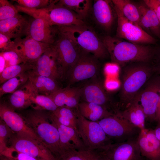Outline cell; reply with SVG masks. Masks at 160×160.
Wrapping results in <instances>:
<instances>
[{"mask_svg": "<svg viewBox=\"0 0 160 160\" xmlns=\"http://www.w3.org/2000/svg\"><path fill=\"white\" fill-rule=\"evenodd\" d=\"M8 143L9 147L38 160H58L48 148L37 140L18 136L13 134Z\"/></svg>", "mask_w": 160, "mask_h": 160, "instance_id": "cell-13", "label": "cell"}, {"mask_svg": "<svg viewBox=\"0 0 160 160\" xmlns=\"http://www.w3.org/2000/svg\"><path fill=\"white\" fill-rule=\"evenodd\" d=\"M57 107L77 108L81 99L79 87L60 88L49 95Z\"/></svg>", "mask_w": 160, "mask_h": 160, "instance_id": "cell-23", "label": "cell"}, {"mask_svg": "<svg viewBox=\"0 0 160 160\" xmlns=\"http://www.w3.org/2000/svg\"><path fill=\"white\" fill-rule=\"evenodd\" d=\"M114 6L127 19L139 25L140 14L136 4L129 0H111Z\"/></svg>", "mask_w": 160, "mask_h": 160, "instance_id": "cell-30", "label": "cell"}, {"mask_svg": "<svg viewBox=\"0 0 160 160\" xmlns=\"http://www.w3.org/2000/svg\"><path fill=\"white\" fill-rule=\"evenodd\" d=\"M31 102V106L35 110L52 112L58 108L49 96L38 94L32 98Z\"/></svg>", "mask_w": 160, "mask_h": 160, "instance_id": "cell-35", "label": "cell"}, {"mask_svg": "<svg viewBox=\"0 0 160 160\" xmlns=\"http://www.w3.org/2000/svg\"><path fill=\"white\" fill-rule=\"evenodd\" d=\"M14 134L2 119L0 120V153L8 148L7 143Z\"/></svg>", "mask_w": 160, "mask_h": 160, "instance_id": "cell-38", "label": "cell"}, {"mask_svg": "<svg viewBox=\"0 0 160 160\" xmlns=\"http://www.w3.org/2000/svg\"><path fill=\"white\" fill-rule=\"evenodd\" d=\"M100 68L99 60L93 54L81 50L77 61L67 72V87L96 77Z\"/></svg>", "mask_w": 160, "mask_h": 160, "instance_id": "cell-8", "label": "cell"}, {"mask_svg": "<svg viewBox=\"0 0 160 160\" xmlns=\"http://www.w3.org/2000/svg\"><path fill=\"white\" fill-rule=\"evenodd\" d=\"M38 94L28 80L24 85L12 93L9 105L13 108L20 109L31 106L32 98Z\"/></svg>", "mask_w": 160, "mask_h": 160, "instance_id": "cell-24", "label": "cell"}, {"mask_svg": "<svg viewBox=\"0 0 160 160\" xmlns=\"http://www.w3.org/2000/svg\"><path fill=\"white\" fill-rule=\"evenodd\" d=\"M77 109L83 117L94 121H98L113 113L101 105L83 101L80 102Z\"/></svg>", "mask_w": 160, "mask_h": 160, "instance_id": "cell-27", "label": "cell"}, {"mask_svg": "<svg viewBox=\"0 0 160 160\" xmlns=\"http://www.w3.org/2000/svg\"><path fill=\"white\" fill-rule=\"evenodd\" d=\"M77 109L59 107L55 111L49 112L60 123L74 129L78 133L77 123Z\"/></svg>", "mask_w": 160, "mask_h": 160, "instance_id": "cell-29", "label": "cell"}, {"mask_svg": "<svg viewBox=\"0 0 160 160\" xmlns=\"http://www.w3.org/2000/svg\"><path fill=\"white\" fill-rule=\"evenodd\" d=\"M155 73L160 75V48H158L153 62Z\"/></svg>", "mask_w": 160, "mask_h": 160, "instance_id": "cell-45", "label": "cell"}, {"mask_svg": "<svg viewBox=\"0 0 160 160\" xmlns=\"http://www.w3.org/2000/svg\"><path fill=\"white\" fill-rule=\"evenodd\" d=\"M93 160H110L103 151H97Z\"/></svg>", "mask_w": 160, "mask_h": 160, "instance_id": "cell-46", "label": "cell"}, {"mask_svg": "<svg viewBox=\"0 0 160 160\" xmlns=\"http://www.w3.org/2000/svg\"><path fill=\"white\" fill-rule=\"evenodd\" d=\"M120 71L119 106L121 111L130 104L155 72L152 64L144 62L129 63L121 67Z\"/></svg>", "mask_w": 160, "mask_h": 160, "instance_id": "cell-2", "label": "cell"}, {"mask_svg": "<svg viewBox=\"0 0 160 160\" xmlns=\"http://www.w3.org/2000/svg\"><path fill=\"white\" fill-rule=\"evenodd\" d=\"M111 62L121 67L129 63L144 62L153 64L158 48L154 45L132 43L109 35L100 39Z\"/></svg>", "mask_w": 160, "mask_h": 160, "instance_id": "cell-1", "label": "cell"}, {"mask_svg": "<svg viewBox=\"0 0 160 160\" xmlns=\"http://www.w3.org/2000/svg\"><path fill=\"white\" fill-rule=\"evenodd\" d=\"M155 121L160 123V97L159 100L156 112Z\"/></svg>", "mask_w": 160, "mask_h": 160, "instance_id": "cell-47", "label": "cell"}, {"mask_svg": "<svg viewBox=\"0 0 160 160\" xmlns=\"http://www.w3.org/2000/svg\"><path fill=\"white\" fill-rule=\"evenodd\" d=\"M30 71L10 79L1 84L0 87V97L5 94L13 93L26 84L29 79Z\"/></svg>", "mask_w": 160, "mask_h": 160, "instance_id": "cell-31", "label": "cell"}, {"mask_svg": "<svg viewBox=\"0 0 160 160\" xmlns=\"http://www.w3.org/2000/svg\"><path fill=\"white\" fill-rule=\"evenodd\" d=\"M9 37L0 33V52L13 50L14 41H12Z\"/></svg>", "mask_w": 160, "mask_h": 160, "instance_id": "cell-41", "label": "cell"}, {"mask_svg": "<svg viewBox=\"0 0 160 160\" xmlns=\"http://www.w3.org/2000/svg\"><path fill=\"white\" fill-rule=\"evenodd\" d=\"M48 113L51 121L58 131L61 154L65 151L71 149L88 150L75 129L61 124L49 112Z\"/></svg>", "mask_w": 160, "mask_h": 160, "instance_id": "cell-17", "label": "cell"}, {"mask_svg": "<svg viewBox=\"0 0 160 160\" xmlns=\"http://www.w3.org/2000/svg\"><path fill=\"white\" fill-rule=\"evenodd\" d=\"M0 155L1 156H3L13 160H38L10 147H8L7 149L1 153Z\"/></svg>", "mask_w": 160, "mask_h": 160, "instance_id": "cell-39", "label": "cell"}, {"mask_svg": "<svg viewBox=\"0 0 160 160\" xmlns=\"http://www.w3.org/2000/svg\"><path fill=\"white\" fill-rule=\"evenodd\" d=\"M56 27L59 33L71 39L80 49L93 54L99 60L109 56L94 30L86 24Z\"/></svg>", "mask_w": 160, "mask_h": 160, "instance_id": "cell-4", "label": "cell"}, {"mask_svg": "<svg viewBox=\"0 0 160 160\" xmlns=\"http://www.w3.org/2000/svg\"><path fill=\"white\" fill-rule=\"evenodd\" d=\"M105 86L109 90H114L120 89V83L116 80L108 79L105 81Z\"/></svg>", "mask_w": 160, "mask_h": 160, "instance_id": "cell-44", "label": "cell"}, {"mask_svg": "<svg viewBox=\"0 0 160 160\" xmlns=\"http://www.w3.org/2000/svg\"><path fill=\"white\" fill-rule=\"evenodd\" d=\"M20 15L15 6L7 0H0V20Z\"/></svg>", "mask_w": 160, "mask_h": 160, "instance_id": "cell-36", "label": "cell"}, {"mask_svg": "<svg viewBox=\"0 0 160 160\" xmlns=\"http://www.w3.org/2000/svg\"><path fill=\"white\" fill-rule=\"evenodd\" d=\"M34 64L23 63L6 68L0 74V84H1L10 79L32 70Z\"/></svg>", "mask_w": 160, "mask_h": 160, "instance_id": "cell-33", "label": "cell"}, {"mask_svg": "<svg viewBox=\"0 0 160 160\" xmlns=\"http://www.w3.org/2000/svg\"><path fill=\"white\" fill-rule=\"evenodd\" d=\"M1 156V160H13V159H9V158H7V157L3 156Z\"/></svg>", "mask_w": 160, "mask_h": 160, "instance_id": "cell-50", "label": "cell"}, {"mask_svg": "<svg viewBox=\"0 0 160 160\" xmlns=\"http://www.w3.org/2000/svg\"><path fill=\"white\" fill-rule=\"evenodd\" d=\"M6 68V62L3 56L0 54V74Z\"/></svg>", "mask_w": 160, "mask_h": 160, "instance_id": "cell-48", "label": "cell"}, {"mask_svg": "<svg viewBox=\"0 0 160 160\" xmlns=\"http://www.w3.org/2000/svg\"><path fill=\"white\" fill-rule=\"evenodd\" d=\"M143 1L155 12L160 23V3L158 0H144Z\"/></svg>", "mask_w": 160, "mask_h": 160, "instance_id": "cell-42", "label": "cell"}, {"mask_svg": "<svg viewBox=\"0 0 160 160\" xmlns=\"http://www.w3.org/2000/svg\"><path fill=\"white\" fill-rule=\"evenodd\" d=\"M112 3L110 0H95L91 11L96 23L106 31L111 29L114 21V15L116 14Z\"/></svg>", "mask_w": 160, "mask_h": 160, "instance_id": "cell-18", "label": "cell"}, {"mask_svg": "<svg viewBox=\"0 0 160 160\" xmlns=\"http://www.w3.org/2000/svg\"><path fill=\"white\" fill-rule=\"evenodd\" d=\"M95 78L80 87L81 99L83 101L101 105L111 113L119 112L118 103L113 101L106 92L104 86Z\"/></svg>", "mask_w": 160, "mask_h": 160, "instance_id": "cell-11", "label": "cell"}, {"mask_svg": "<svg viewBox=\"0 0 160 160\" xmlns=\"http://www.w3.org/2000/svg\"><path fill=\"white\" fill-rule=\"evenodd\" d=\"M56 3L71 9L84 20L91 12L93 3L90 0H61Z\"/></svg>", "mask_w": 160, "mask_h": 160, "instance_id": "cell-28", "label": "cell"}, {"mask_svg": "<svg viewBox=\"0 0 160 160\" xmlns=\"http://www.w3.org/2000/svg\"><path fill=\"white\" fill-rule=\"evenodd\" d=\"M54 1L47 8L39 9H29L28 14L33 18L40 17L52 27L86 25L84 20L68 8Z\"/></svg>", "mask_w": 160, "mask_h": 160, "instance_id": "cell-7", "label": "cell"}, {"mask_svg": "<svg viewBox=\"0 0 160 160\" xmlns=\"http://www.w3.org/2000/svg\"><path fill=\"white\" fill-rule=\"evenodd\" d=\"M33 18L30 21L28 35L39 42L52 45L57 35L56 27L51 26L42 18Z\"/></svg>", "mask_w": 160, "mask_h": 160, "instance_id": "cell-19", "label": "cell"}, {"mask_svg": "<svg viewBox=\"0 0 160 160\" xmlns=\"http://www.w3.org/2000/svg\"><path fill=\"white\" fill-rule=\"evenodd\" d=\"M136 4L140 14L139 25L149 35L160 39V23L155 12L143 1Z\"/></svg>", "mask_w": 160, "mask_h": 160, "instance_id": "cell-22", "label": "cell"}, {"mask_svg": "<svg viewBox=\"0 0 160 160\" xmlns=\"http://www.w3.org/2000/svg\"><path fill=\"white\" fill-rule=\"evenodd\" d=\"M30 21L21 15L0 20V33L11 39L22 38L28 35Z\"/></svg>", "mask_w": 160, "mask_h": 160, "instance_id": "cell-21", "label": "cell"}, {"mask_svg": "<svg viewBox=\"0 0 160 160\" xmlns=\"http://www.w3.org/2000/svg\"><path fill=\"white\" fill-rule=\"evenodd\" d=\"M77 118L79 135L88 150L103 151L113 143L98 121H91L84 118L78 109Z\"/></svg>", "mask_w": 160, "mask_h": 160, "instance_id": "cell-6", "label": "cell"}, {"mask_svg": "<svg viewBox=\"0 0 160 160\" xmlns=\"http://www.w3.org/2000/svg\"><path fill=\"white\" fill-rule=\"evenodd\" d=\"M142 160H149L143 157V159Z\"/></svg>", "mask_w": 160, "mask_h": 160, "instance_id": "cell-51", "label": "cell"}, {"mask_svg": "<svg viewBox=\"0 0 160 160\" xmlns=\"http://www.w3.org/2000/svg\"><path fill=\"white\" fill-rule=\"evenodd\" d=\"M160 97V75L156 73L149 79L139 92V102L145 114L146 120L155 121L157 104Z\"/></svg>", "mask_w": 160, "mask_h": 160, "instance_id": "cell-12", "label": "cell"}, {"mask_svg": "<svg viewBox=\"0 0 160 160\" xmlns=\"http://www.w3.org/2000/svg\"><path fill=\"white\" fill-rule=\"evenodd\" d=\"M96 151L89 150L69 149L63 152L58 158V160H93Z\"/></svg>", "mask_w": 160, "mask_h": 160, "instance_id": "cell-34", "label": "cell"}, {"mask_svg": "<svg viewBox=\"0 0 160 160\" xmlns=\"http://www.w3.org/2000/svg\"><path fill=\"white\" fill-rule=\"evenodd\" d=\"M0 54L5 60L6 68L24 63L20 55L14 50L0 52Z\"/></svg>", "mask_w": 160, "mask_h": 160, "instance_id": "cell-40", "label": "cell"}, {"mask_svg": "<svg viewBox=\"0 0 160 160\" xmlns=\"http://www.w3.org/2000/svg\"><path fill=\"white\" fill-rule=\"evenodd\" d=\"M139 92L130 104L124 110L120 111V112L124 119L142 130L145 128L146 117L143 109L139 102Z\"/></svg>", "mask_w": 160, "mask_h": 160, "instance_id": "cell-25", "label": "cell"}, {"mask_svg": "<svg viewBox=\"0 0 160 160\" xmlns=\"http://www.w3.org/2000/svg\"><path fill=\"white\" fill-rule=\"evenodd\" d=\"M158 1H159V2L160 3V0H158Z\"/></svg>", "mask_w": 160, "mask_h": 160, "instance_id": "cell-52", "label": "cell"}, {"mask_svg": "<svg viewBox=\"0 0 160 160\" xmlns=\"http://www.w3.org/2000/svg\"><path fill=\"white\" fill-rule=\"evenodd\" d=\"M114 7L117 19L116 37L137 44H156V39L147 33L139 25L127 19L116 7L114 5Z\"/></svg>", "mask_w": 160, "mask_h": 160, "instance_id": "cell-10", "label": "cell"}, {"mask_svg": "<svg viewBox=\"0 0 160 160\" xmlns=\"http://www.w3.org/2000/svg\"><path fill=\"white\" fill-rule=\"evenodd\" d=\"M18 5L32 9H39L48 7L53 1L49 0H15Z\"/></svg>", "mask_w": 160, "mask_h": 160, "instance_id": "cell-37", "label": "cell"}, {"mask_svg": "<svg viewBox=\"0 0 160 160\" xmlns=\"http://www.w3.org/2000/svg\"><path fill=\"white\" fill-rule=\"evenodd\" d=\"M28 81L39 94L49 96L61 88L58 82L49 77L29 71Z\"/></svg>", "mask_w": 160, "mask_h": 160, "instance_id": "cell-26", "label": "cell"}, {"mask_svg": "<svg viewBox=\"0 0 160 160\" xmlns=\"http://www.w3.org/2000/svg\"><path fill=\"white\" fill-rule=\"evenodd\" d=\"M13 50L23 59L24 63L35 64L52 45L37 41L29 36L14 40Z\"/></svg>", "mask_w": 160, "mask_h": 160, "instance_id": "cell-15", "label": "cell"}, {"mask_svg": "<svg viewBox=\"0 0 160 160\" xmlns=\"http://www.w3.org/2000/svg\"><path fill=\"white\" fill-rule=\"evenodd\" d=\"M0 117L14 134L22 137L39 140L23 116L5 103L0 104Z\"/></svg>", "mask_w": 160, "mask_h": 160, "instance_id": "cell-14", "label": "cell"}, {"mask_svg": "<svg viewBox=\"0 0 160 160\" xmlns=\"http://www.w3.org/2000/svg\"><path fill=\"white\" fill-rule=\"evenodd\" d=\"M154 130L156 137L160 143V123H158Z\"/></svg>", "mask_w": 160, "mask_h": 160, "instance_id": "cell-49", "label": "cell"}, {"mask_svg": "<svg viewBox=\"0 0 160 160\" xmlns=\"http://www.w3.org/2000/svg\"><path fill=\"white\" fill-rule=\"evenodd\" d=\"M56 54L62 80L77 61L81 50L72 41L57 30L55 41L52 45Z\"/></svg>", "mask_w": 160, "mask_h": 160, "instance_id": "cell-9", "label": "cell"}, {"mask_svg": "<svg viewBox=\"0 0 160 160\" xmlns=\"http://www.w3.org/2000/svg\"><path fill=\"white\" fill-rule=\"evenodd\" d=\"M98 122L113 143L137 140L141 131L123 117L120 111Z\"/></svg>", "mask_w": 160, "mask_h": 160, "instance_id": "cell-5", "label": "cell"}, {"mask_svg": "<svg viewBox=\"0 0 160 160\" xmlns=\"http://www.w3.org/2000/svg\"><path fill=\"white\" fill-rule=\"evenodd\" d=\"M121 68L119 65L111 62L105 64L104 70L105 72L108 74H114L118 72Z\"/></svg>", "mask_w": 160, "mask_h": 160, "instance_id": "cell-43", "label": "cell"}, {"mask_svg": "<svg viewBox=\"0 0 160 160\" xmlns=\"http://www.w3.org/2000/svg\"><path fill=\"white\" fill-rule=\"evenodd\" d=\"M110 160H142L137 140L113 143L103 151Z\"/></svg>", "mask_w": 160, "mask_h": 160, "instance_id": "cell-16", "label": "cell"}, {"mask_svg": "<svg viewBox=\"0 0 160 160\" xmlns=\"http://www.w3.org/2000/svg\"><path fill=\"white\" fill-rule=\"evenodd\" d=\"M137 141L143 157L149 160H160V143L154 130H141Z\"/></svg>", "mask_w": 160, "mask_h": 160, "instance_id": "cell-20", "label": "cell"}, {"mask_svg": "<svg viewBox=\"0 0 160 160\" xmlns=\"http://www.w3.org/2000/svg\"><path fill=\"white\" fill-rule=\"evenodd\" d=\"M23 117L40 142L58 158L61 153L59 134L57 128L51 121L48 113L34 110L27 112Z\"/></svg>", "mask_w": 160, "mask_h": 160, "instance_id": "cell-3", "label": "cell"}, {"mask_svg": "<svg viewBox=\"0 0 160 160\" xmlns=\"http://www.w3.org/2000/svg\"><path fill=\"white\" fill-rule=\"evenodd\" d=\"M51 47L44 52L35 63L34 68L31 71L36 74L49 77L56 81L50 64Z\"/></svg>", "mask_w": 160, "mask_h": 160, "instance_id": "cell-32", "label": "cell"}]
</instances>
